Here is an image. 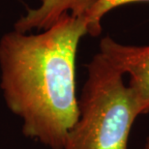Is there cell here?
Returning <instances> with one entry per match:
<instances>
[{
	"mask_svg": "<svg viewBox=\"0 0 149 149\" xmlns=\"http://www.w3.org/2000/svg\"><path fill=\"white\" fill-rule=\"evenodd\" d=\"M86 34L84 17L66 15L38 34L14 29L0 39L5 102L22 119L23 134L52 149H63L79 118L76 57Z\"/></svg>",
	"mask_w": 149,
	"mask_h": 149,
	"instance_id": "obj_1",
	"label": "cell"
},
{
	"mask_svg": "<svg viewBox=\"0 0 149 149\" xmlns=\"http://www.w3.org/2000/svg\"><path fill=\"white\" fill-rule=\"evenodd\" d=\"M86 68L79 118L67 134L63 149H127L139 112L123 81L124 74L100 52Z\"/></svg>",
	"mask_w": 149,
	"mask_h": 149,
	"instance_id": "obj_2",
	"label": "cell"
},
{
	"mask_svg": "<svg viewBox=\"0 0 149 149\" xmlns=\"http://www.w3.org/2000/svg\"><path fill=\"white\" fill-rule=\"evenodd\" d=\"M100 53L123 74H129L127 86L139 114L148 112L149 46L122 45L106 36L100 42Z\"/></svg>",
	"mask_w": 149,
	"mask_h": 149,
	"instance_id": "obj_3",
	"label": "cell"
},
{
	"mask_svg": "<svg viewBox=\"0 0 149 149\" xmlns=\"http://www.w3.org/2000/svg\"><path fill=\"white\" fill-rule=\"evenodd\" d=\"M99 0H42L37 8L28 9L14 24L17 31L27 33L38 29L46 30L66 15L86 19Z\"/></svg>",
	"mask_w": 149,
	"mask_h": 149,
	"instance_id": "obj_4",
	"label": "cell"
},
{
	"mask_svg": "<svg viewBox=\"0 0 149 149\" xmlns=\"http://www.w3.org/2000/svg\"><path fill=\"white\" fill-rule=\"evenodd\" d=\"M136 2H149V0H99L85 19L87 23V34L94 37L100 35L102 32L101 22L109 12L120 6Z\"/></svg>",
	"mask_w": 149,
	"mask_h": 149,
	"instance_id": "obj_5",
	"label": "cell"
},
{
	"mask_svg": "<svg viewBox=\"0 0 149 149\" xmlns=\"http://www.w3.org/2000/svg\"><path fill=\"white\" fill-rule=\"evenodd\" d=\"M143 149H149V138L146 139V142H145V145H144Z\"/></svg>",
	"mask_w": 149,
	"mask_h": 149,
	"instance_id": "obj_6",
	"label": "cell"
}]
</instances>
